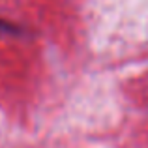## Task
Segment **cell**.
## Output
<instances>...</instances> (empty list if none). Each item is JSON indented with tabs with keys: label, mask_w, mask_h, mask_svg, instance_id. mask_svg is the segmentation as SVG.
<instances>
[{
	"label": "cell",
	"mask_w": 148,
	"mask_h": 148,
	"mask_svg": "<svg viewBox=\"0 0 148 148\" xmlns=\"http://www.w3.org/2000/svg\"><path fill=\"white\" fill-rule=\"evenodd\" d=\"M0 30H10V32H15V28L11 25H8V23H4V21H0Z\"/></svg>",
	"instance_id": "6da1fadb"
}]
</instances>
